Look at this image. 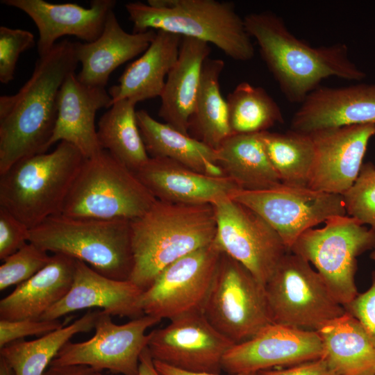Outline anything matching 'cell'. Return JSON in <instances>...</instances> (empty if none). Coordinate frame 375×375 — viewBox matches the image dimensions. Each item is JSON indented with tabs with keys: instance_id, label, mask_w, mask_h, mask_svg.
<instances>
[{
	"instance_id": "11",
	"label": "cell",
	"mask_w": 375,
	"mask_h": 375,
	"mask_svg": "<svg viewBox=\"0 0 375 375\" xmlns=\"http://www.w3.org/2000/svg\"><path fill=\"white\" fill-rule=\"evenodd\" d=\"M260 215L290 251L305 231L331 217L347 215L342 194L281 183L260 190L239 189L231 197Z\"/></svg>"
},
{
	"instance_id": "20",
	"label": "cell",
	"mask_w": 375,
	"mask_h": 375,
	"mask_svg": "<svg viewBox=\"0 0 375 375\" xmlns=\"http://www.w3.org/2000/svg\"><path fill=\"white\" fill-rule=\"evenodd\" d=\"M142 292V290L128 280L108 278L84 262L76 260L70 290L40 319H58L72 312L91 308H101L110 316L136 319L144 315L140 306Z\"/></svg>"
},
{
	"instance_id": "23",
	"label": "cell",
	"mask_w": 375,
	"mask_h": 375,
	"mask_svg": "<svg viewBox=\"0 0 375 375\" xmlns=\"http://www.w3.org/2000/svg\"><path fill=\"white\" fill-rule=\"evenodd\" d=\"M156 31L128 33L111 11L100 36L92 42H74L76 56L81 64L78 80L88 85L105 88L111 73L119 66L143 53Z\"/></svg>"
},
{
	"instance_id": "26",
	"label": "cell",
	"mask_w": 375,
	"mask_h": 375,
	"mask_svg": "<svg viewBox=\"0 0 375 375\" xmlns=\"http://www.w3.org/2000/svg\"><path fill=\"white\" fill-rule=\"evenodd\" d=\"M181 38L178 35L158 31L148 49L127 66L118 85L108 91L111 104L127 99L140 101L160 97L168 74L179 53Z\"/></svg>"
},
{
	"instance_id": "13",
	"label": "cell",
	"mask_w": 375,
	"mask_h": 375,
	"mask_svg": "<svg viewBox=\"0 0 375 375\" xmlns=\"http://www.w3.org/2000/svg\"><path fill=\"white\" fill-rule=\"evenodd\" d=\"M222 253L213 241L165 267L142 293L144 315L171 320L202 312Z\"/></svg>"
},
{
	"instance_id": "18",
	"label": "cell",
	"mask_w": 375,
	"mask_h": 375,
	"mask_svg": "<svg viewBox=\"0 0 375 375\" xmlns=\"http://www.w3.org/2000/svg\"><path fill=\"white\" fill-rule=\"evenodd\" d=\"M359 124H375V83L322 87L311 92L291 120L303 133Z\"/></svg>"
},
{
	"instance_id": "43",
	"label": "cell",
	"mask_w": 375,
	"mask_h": 375,
	"mask_svg": "<svg viewBox=\"0 0 375 375\" xmlns=\"http://www.w3.org/2000/svg\"><path fill=\"white\" fill-rule=\"evenodd\" d=\"M153 362H154V365L156 369L161 375H221V374H209V373L190 372L181 370L179 369H176L175 367H173L170 365H168L158 360H153ZM229 375H256V372L239 373V374H229Z\"/></svg>"
},
{
	"instance_id": "47",
	"label": "cell",
	"mask_w": 375,
	"mask_h": 375,
	"mask_svg": "<svg viewBox=\"0 0 375 375\" xmlns=\"http://www.w3.org/2000/svg\"><path fill=\"white\" fill-rule=\"evenodd\" d=\"M374 166H375V165H374Z\"/></svg>"
},
{
	"instance_id": "45",
	"label": "cell",
	"mask_w": 375,
	"mask_h": 375,
	"mask_svg": "<svg viewBox=\"0 0 375 375\" xmlns=\"http://www.w3.org/2000/svg\"><path fill=\"white\" fill-rule=\"evenodd\" d=\"M0 375H15L12 369L1 357H0Z\"/></svg>"
},
{
	"instance_id": "42",
	"label": "cell",
	"mask_w": 375,
	"mask_h": 375,
	"mask_svg": "<svg viewBox=\"0 0 375 375\" xmlns=\"http://www.w3.org/2000/svg\"><path fill=\"white\" fill-rule=\"evenodd\" d=\"M42 375H101V372L85 365H50Z\"/></svg>"
},
{
	"instance_id": "4",
	"label": "cell",
	"mask_w": 375,
	"mask_h": 375,
	"mask_svg": "<svg viewBox=\"0 0 375 375\" xmlns=\"http://www.w3.org/2000/svg\"><path fill=\"white\" fill-rule=\"evenodd\" d=\"M133 33L162 31L211 43L227 56L247 61L254 56L244 19L230 1L149 0L125 5Z\"/></svg>"
},
{
	"instance_id": "2",
	"label": "cell",
	"mask_w": 375,
	"mask_h": 375,
	"mask_svg": "<svg viewBox=\"0 0 375 375\" xmlns=\"http://www.w3.org/2000/svg\"><path fill=\"white\" fill-rule=\"evenodd\" d=\"M244 22L268 69L290 103L301 104L325 78L359 81L367 76L349 58L344 43L312 47L293 35L283 19L271 11L249 13Z\"/></svg>"
},
{
	"instance_id": "24",
	"label": "cell",
	"mask_w": 375,
	"mask_h": 375,
	"mask_svg": "<svg viewBox=\"0 0 375 375\" xmlns=\"http://www.w3.org/2000/svg\"><path fill=\"white\" fill-rule=\"evenodd\" d=\"M76 260L61 253L28 280L19 284L0 301V319H40L70 290Z\"/></svg>"
},
{
	"instance_id": "16",
	"label": "cell",
	"mask_w": 375,
	"mask_h": 375,
	"mask_svg": "<svg viewBox=\"0 0 375 375\" xmlns=\"http://www.w3.org/2000/svg\"><path fill=\"white\" fill-rule=\"evenodd\" d=\"M323 355L317 331L272 323L250 340L233 345L223 358L222 370L228 374L258 372L322 358Z\"/></svg>"
},
{
	"instance_id": "6",
	"label": "cell",
	"mask_w": 375,
	"mask_h": 375,
	"mask_svg": "<svg viewBox=\"0 0 375 375\" xmlns=\"http://www.w3.org/2000/svg\"><path fill=\"white\" fill-rule=\"evenodd\" d=\"M28 242L88 265L101 274L128 281L133 267L131 220L73 217L62 214L47 217L29 229Z\"/></svg>"
},
{
	"instance_id": "3",
	"label": "cell",
	"mask_w": 375,
	"mask_h": 375,
	"mask_svg": "<svg viewBox=\"0 0 375 375\" xmlns=\"http://www.w3.org/2000/svg\"><path fill=\"white\" fill-rule=\"evenodd\" d=\"M133 267L129 280L143 291L168 265L210 244L217 232L212 204H182L156 200L131 220Z\"/></svg>"
},
{
	"instance_id": "36",
	"label": "cell",
	"mask_w": 375,
	"mask_h": 375,
	"mask_svg": "<svg viewBox=\"0 0 375 375\" xmlns=\"http://www.w3.org/2000/svg\"><path fill=\"white\" fill-rule=\"evenodd\" d=\"M51 256L31 242L5 258L0 267V290L28 280L51 260Z\"/></svg>"
},
{
	"instance_id": "38",
	"label": "cell",
	"mask_w": 375,
	"mask_h": 375,
	"mask_svg": "<svg viewBox=\"0 0 375 375\" xmlns=\"http://www.w3.org/2000/svg\"><path fill=\"white\" fill-rule=\"evenodd\" d=\"M64 326L58 319H0V349L8 344L24 339L26 336H42Z\"/></svg>"
},
{
	"instance_id": "8",
	"label": "cell",
	"mask_w": 375,
	"mask_h": 375,
	"mask_svg": "<svg viewBox=\"0 0 375 375\" xmlns=\"http://www.w3.org/2000/svg\"><path fill=\"white\" fill-rule=\"evenodd\" d=\"M324 224L302 233L290 251L315 266L331 294L344 306L358 294L357 258L375 248V232L347 215L331 217Z\"/></svg>"
},
{
	"instance_id": "27",
	"label": "cell",
	"mask_w": 375,
	"mask_h": 375,
	"mask_svg": "<svg viewBox=\"0 0 375 375\" xmlns=\"http://www.w3.org/2000/svg\"><path fill=\"white\" fill-rule=\"evenodd\" d=\"M140 132L150 158H165L212 176H225L217 161L216 150L153 119L145 110L136 111Z\"/></svg>"
},
{
	"instance_id": "32",
	"label": "cell",
	"mask_w": 375,
	"mask_h": 375,
	"mask_svg": "<svg viewBox=\"0 0 375 375\" xmlns=\"http://www.w3.org/2000/svg\"><path fill=\"white\" fill-rule=\"evenodd\" d=\"M135 103L124 99L112 104L98 122L102 149L135 172L149 158L136 119Z\"/></svg>"
},
{
	"instance_id": "17",
	"label": "cell",
	"mask_w": 375,
	"mask_h": 375,
	"mask_svg": "<svg viewBox=\"0 0 375 375\" xmlns=\"http://www.w3.org/2000/svg\"><path fill=\"white\" fill-rule=\"evenodd\" d=\"M310 134L315 159L308 188L342 194L357 179L375 124L328 128Z\"/></svg>"
},
{
	"instance_id": "5",
	"label": "cell",
	"mask_w": 375,
	"mask_h": 375,
	"mask_svg": "<svg viewBox=\"0 0 375 375\" xmlns=\"http://www.w3.org/2000/svg\"><path fill=\"white\" fill-rule=\"evenodd\" d=\"M85 160L76 147L62 141L50 153L19 161L0 174V207L29 228L61 214Z\"/></svg>"
},
{
	"instance_id": "25",
	"label": "cell",
	"mask_w": 375,
	"mask_h": 375,
	"mask_svg": "<svg viewBox=\"0 0 375 375\" xmlns=\"http://www.w3.org/2000/svg\"><path fill=\"white\" fill-rule=\"evenodd\" d=\"M210 51L207 42L182 37L178 59L160 97L158 116L185 134L189 135V120L199 93L203 66Z\"/></svg>"
},
{
	"instance_id": "12",
	"label": "cell",
	"mask_w": 375,
	"mask_h": 375,
	"mask_svg": "<svg viewBox=\"0 0 375 375\" xmlns=\"http://www.w3.org/2000/svg\"><path fill=\"white\" fill-rule=\"evenodd\" d=\"M212 206L217 222L214 242L265 285L290 251L281 237L257 212L231 197Z\"/></svg>"
},
{
	"instance_id": "40",
	"label": "cell",
	"mask_w": 375,
	"mask_h": 375,
	"mask_svg": "<svg viewBox=\"0 0 375 375\" xmlns=\"http://www.w3.org/2000/svg\"><path fill=\"white\" fill-rule=\"evenodd\" d=\"M343 307L360 322L375 349V271L369 289Z\"/></svg>"
},
{
	"instance_id": "14",
	"label": "cell",
	"mask_w": 375,
	"mask_h": 375,
	"mask_svg": "<svg viewBox=\"0 0 375 375\" xmlns=\"http://www.w3.org/2000/svg\"><path fill=\"white\" fill-rule=\"evenodd\" d=\"M160 320L144 315L118 325L101 310L94 335L84 342H67L51 365H85L99 372L106 369L115 374L136 375L140 355L149 340L146 331Z\"/></svg>"
},
{
	"instance_id": "29",
	"label": "cell",
	"mask_w": 375,
	"mask_h": 375,
	"mask_svg": "<svg viewBox=\"0 0 375 375\" xmlns=\"http://www.w3.org/2000/svg\"><path fill=\"white\" fill-rule=\"evenodd\" d=\"M224 175L245 190H260L281 183L267 155L260 133L232 134L216 149Z\"/></svg>"
},
{
	"instance_id": "19",
	"label": "cell",
	"mask_w": 375,
	"mask_h": 375,
	"mask_svg": "<svg viewBox=\"0 0 375 375\" xmlns=\"http://www.w3.org/2000/svg\"><path fill=\"white\" fill-rule=\"evenodd\" d=\"M1 3L22 10L34 22L39 32V56L49 53L56 40L65 35H73L85 42L96 40L116 5L115 0H92L89 8L44 0H1Z\"/></svg>"
},
{
	"instance_id": "1",
	"label": "cell",
	"mask_w": 375,
	"mask_h": 375,
	"mask_svg": "<svg viewBox=\"0 0 375 375\" xmlns=\"http://www.w3.org/2000/svg\"><path fill=\"white\" fill-rule=\"evenodd\" d=\"M78 64L74 42L65 39L40 56L16 93L0 97V174L23 159L47 153L60 88Z\"/></svg>"
},
{
	"instance_id": "34",
	"label": "cell",
	"mask_w": 375,
	"mask_h": 375,
	"mask_svg": "<svg viewBox=\"0 0 375 375\" xmlns=\"http://www.w3.org/2000/svg\"><path fill=\"white\" fill-rule=\"evenodd\" d=\"M232 134L258 133L284 122L281 108L262 87L239 83L226 98Z\"/></svg>"
},
{
	"instance_id": "15",
	"label": "cell",
	"mask_w": 375,
	"mask_h": 375,
	"mask_svg": "<svg viewBox=\"0 0 375 375\" xmlns=\"http://www.w3.org/2000/svg\"><path fill=\"white\" fill-rule=\"evenodd\" d=\"M149 335L147 347L154 360L195 373L221 374L223 358L235 345L202 312L178 316Z\"/></svg>"
},
{
	"instance_id": "44",
	"label": "cell",
	"mask_w": 375,
	"mask_h": 375,
	"mask_svg": "<svg viewBox=\"0 0 375 375\" xmlns=\"http://www.w3.org/2000/svg\"><path fill=\"white\" fill-rule=\"evenodd\" d=\"M101 375H104L101 373ZM136 375H161L156 369L153 359L147 347L140 357L138 372Z\"/></svg>"
},
{
	"instance_id": "46",
	"label": "cell",
	"mask_w": 375,
	"mask_h": 375,
	"mask_svg": "<svg viewBox=\"0 0 375 375\" xmlns=\"http://www.w3.org/2000/svg\"><path fill=\"white\" fill-rule=\"evenodd\" d=\"M370 258L372 260L375 262V248L372 250L370 254Z\"/></svg>"
},
{
	"instance_id": "31",
	"label": "cell",
	"mask_w": 375,
	"mask_h": 375,
	"mask_svg": "<svg viewBox=\"0 0 375 375\" xmlns=\"http://www.w3.org/2000/svg\"><path fill=\"white\" fill-rule=\"evenodd\" d=\"M101 310H88L67 326L27 341L12 342L0 349V357L12 369L15 375H42L60 350L75 335L94 328Z\"/></svg>"
},
{
	"instance_id": "10",
	"label": "cell",
	"mask_w": 375,
	"mask_h": 375,
	"mask_svg": "<svg viewBox=\"0 0 375 375\" xmlns=\"http://www.w3.org/2000/svg\"><path fill=\"white\" fill-rule=\"evenodd\" d=\"M265 288L275 324L318 331L346 312L319 274L291 251L281 258Z\"/></svg>"
},
{
	"instance_id": "28",
	"label": "cell",
	"mask_w": 375,
	"mask_h": 375,
	"mask_svg": "<svg viewBox=\"0 0 375 375\" xmlns=\"http://www.w3.org/2000/svg\"><path fill=\"white\" fill-rule=\"evenodd\" d=\"M322 358L337 375H375V349L360 322L346 312L318 331Z\"/></svg>"
},
{
	"instance_id": "30",
	"label": "cell",
	"mask_w": 375,
	"mask_h": 375,
	"mask_svg": "<svg viewBox=\"0 0 375 375\" xmlns=\"http://www.w3.org/2000/svg\"><path fill=\"white\" fill-rule=\"evenodd\" d=\"M225 63L220 58H208L203 64L200 88L189 120L188 134L217 149L232 132L226 100L219 85Z\"/></svg>"
},
{
	"instance_id": "37",
	"label": "cell",
	"mask_w": 375,
	"mask_h": 375,
	"mask_svg": "<svg viewBox=\"0 0 375 375\" xmlns=\"http://www.w3.org/2000/svg\"><path fill=\"white\" fill-rule=\"evenodd\" d=\"M35 44L34 35L26 30L0 27V82L8 84L15 78L17 62L22 53Z\"/></svg>"
},
{
	"instance_id": "41",
	"label": "cell",
	"mask_w": 375,
	"mask_h": 375,
	"mask_svg": "<svg viewBox=\"0 0 375 375\" xmlns=\"http://www.w3.org/2000/svg\"><path fill=\"white\" fill-rule=\"evenodd\" d=\"M256 375H337L324 359L319 358L281 369H265Z\"/></svg>"
},
{
	"instance_id": "22",
	"label": "cell",
	"mask_w": 375,
	"mask_h": 375,
	"mask_svg": "<svg viewBox=\"0 0 375 375\" xmlns=\"http://www.w3.org/2000/svg\"><path fill=\"white\" fill-rule=\"evenodd\" d=\"M110 104L111 97L105 88L85 85L75 73L68 76L59 92L57 119L49 147L64 141L76 147L85 158L99 153L102 149L95 115Z\"/></svg>"
},
{
	"instance_id": "9",
	"label": "cell",
	"mask_w": 375,
	"mask_h": 375,
	"mask_svg": "<svg viewBox=\"0 0 375 375\" xmlns=\"http://www.w3.org/2000/svg\"><path fill=\"white\" fill-rule=\"evenodd\" d=\"M203 314L234 344L273 323L265 285L240 262L222 252Z\"/></svg>"
},
{
	"instance_id": "39",
	"label": "cell",
	"mask_w": 375,
	"mask_h": 375,
	"mask_svg": "<svg viewBox=\"0 0 375 375\" xmlns=\"http://www.w3.org/2000/svg\"><path fill=\"white\" fill-rule=\"evenodd\" d=\"M28 228L9 211L0 207V259L15 253L28 242Z\"/></svg>"
},
{
	"instance_id": "7",
	"label": "cell",
	"mask_w": 375,
	"mask_h": 375,
	"mask_svg": "<svg viewBox=\"0 0 375 375\" xmlns=\"http://www.w3.org/2000/svg\"><path fill=\"white\" fill-rule=\"evenodd\" d=\"M156 200L134 172L102 149L85 158L61 214L73 217L133 220L144 215Z\"/></svg>"
},
{
	"instance_id": "35",
	"label": "cell",
	"mask_w": 375,
	"mask_h": 375,
	"mask_svg": "<svg viewBox=\"0 0 375 375\" xmlns=\"http://www.w3.org/2000/svg\"><path fill=\"white\" fill-rule=\"evenodd\" d=\"M347 215L375 232V166L363 163L353 185L342 194Z\"/></svg>"
},
{
	"instance_id": "33",
	"label": "cell",
	"mask_w": 375,
	"mask_h": 375,
	"mask_svg": "<svg viewBox=\"0 0 375 375\" xmlns=\"http://www.w3.org/2000/svg\"><path fill=\"white\" fill-rule=\"evenodd\" d=\"M268 158L282 183L308 188L315 159L310 134L292 130L285 133H260Z\"/></svg>"
},
{
	"instance_id": "21",
	"label": "cell",
	"mask_w": 375,
	"mask_h": 375,
	"mask_svg": "<svg viewBox=\"0 0 375 375\" xmlns=\"http://www.w3.org/2000/svg\"><path fill=\"white\" fill-rule=\"evenodd\" d=\"M135 173L157 200L169 203L212 205L240 189L226 176L205 174L165 158L149 157Z\"/></svg>"
}]
</instances>
